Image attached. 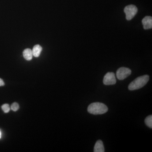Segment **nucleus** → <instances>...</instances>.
<instances>
[{
  "mask_svg": "<svg viewBox=\"0 0 152 152\" xmlns=\"http://www.w3.org/2000/svg\"><path fill=\"white\" fill-rule=\"evenodd\" d=\"M4 83L2 79L0 78V86H4Z\"/></svg>",
  "mask_w": 152,
  "mask_h": 152,
  "instance_id": "obj_13",
  "label": "nucleus"
},
{
  "mask_svg": "<svg viewBox=\"0 0 152 152\" xmlns=\"http://www.w3.org/2000/svg\"><path fill=\"white\" fill-rule=\"evenodd\" d=\"M108 110L105 104L100 102L91 103L88 107V111L90 114L94 115H102L105 113Z\"/></svg>",
  "mask_w": 152,
  "mask_h": 152,
  "instance_id": "obj_1",
  "label": "nucleus"
},
{
  "mask_svg": "<svg viewBox=\"0 0 152 152\" xmlns=\"http://www.w3.org/2000/svg\"><path fill=\"white\" fill-rule=\"evenodd\" d=\"M11 110L13 111L16 112L18 111L19 109V105L17 103V102H14L11 105Z\"/></svg>",
  "mask_w": 152,
  "mask_h": 152,
  "instance_id": "obj_12",
  "label": "nucleus"
},
{
  "mask_svg": "<svg viewBox=\"0 0 152 152\" xmlns=\"http://www.w3.org/2000/svg\"><path fill=\"white\" fill-rule=\"evenodd\" d=\"M103 83L106 86L115 84L116 80L115 74L113 72H108L106 74L104 77Z\"/></svg>",
  "mask_w": 152,
  "mask_h": 152,
  "instance_id": "obj_5",
  "label": "nucleus"
},
{
  "mask_svg": "<svg viewBox=\"0 0 152 152\" xmlns=\"http://www.w3.org/2000/svg\"><path fill=\"white\" fill-rule=\"evenodd\" d=\"M1 131H0V139L1 138Z\"/></svg>",
  "mask_w": 152,
  "mask_h": 152,
  "instance_id": "obj_14",
  "label": "nucleus"
},
{
  "mask_svg": "<svg viewBox=\"0 0 152 152\" xmlns=\"http://www.w3.org/2000/svg\"><path fill=\"white\" fill-rule=\"evenodd\" d=\"M23 56L27 61H31L32 59L33 55L32 50L30 49H25L23 52Z\"/></svg>",
  "mask_w": 152,
  "mask_h": 152,
  "instance_id": "obj_9",
  "label": "nucleus"
},
{
  "mask_svg": "<svg viewBox=\"0 0 152 152\" xmlns=\"http://www.w3.org/2000/svg\"><path fill=\"white\" fill-rule=\"evenodd\" d=\"M1 108L2 109L3 111L6 113H9L11 109L8 104H4V105H3L2 106Z\"/></svg>",
  "mask_w": 152,
  "mask_h": 152,
  "instance_id": "obj_11",
  "label": "nucleus"
},
{
  "mask_svg": "<svg viewBox=\"0 0 152 152\" xmlns=\"http://www.w3.org/2000/svg\"><path fill=\"white\" fill-rule=\"evenodd\" d=\"M149 78V76L148 75H145L138 77L129 85L128 87L130 91H134L141 88L147 84Z\"/></svg>",
  "mask_w": 152,
  "mask_h": 152,
  "instance_id": "obj_2",
  "label": "nucleus"
},
{
  "mask_svg": "<svg viewBox=\"0 0 152 152\" xmlns=\"http://www.w3.org/2000/svg\"><path fill=\"white\" fill-rule=\"evenodd\" d=\"M94 151V152H104V148L103 143L101 140H99L95 144Z\"/></svg>",
  "mask_w": 152,
  "mask_h": 152,
  "instance_id": "obj_7",
  "label": "nucleus"
},
{
  "mask_svg": "<svg viewBox=\"0 0 152 152\" xmlns=\"http://www.w3.org/2000/svg\"><path fill=\"white\" fill-rule=\"evenodd\" d=\"M132 71L129 68L121 67L117 71V77L119 80H124L130 75Z\"/></svg>",
  "mask_w": 152,
  "mask_h": 152,
  "instance_id": "obj_4",
  "label": "nucleus"
},
{
  "mask_svg": "<svg viewBox=\"0 0 152 152\" xmlns=\"http://www.w3.org/2000/svg\"><path fill=\"white\" fill-rule=\"evenodd\" d=\"M126 15V19L130 20L134 18L138 12L137 8L134 5H129L125 7L124 10Z\"/></svg>",
  "mask_w": 152,
  "mask_h": 152,
  "instance_id": "obj_3",
  "label": "nucleus"
},
{
  "mask_svg": "<svg viewBox=\"0 0 152 152\" xmlns=\"http://www.w3.org/2000/svg\"><path fill=\"white\" fill-rule=\"evenodd\" d=\"M145 122L146 125L148 126V127L152 129V115H150L146 117L145 119Z\"/></svg>",
  "mask_w": 152,
  "mask_h": 152,
  "instance_id": "obj_10",
  "label": "nucleus"
},
{
  "mask_svg": "<svg viewBox=\"0 0 152 152\" xmlns=\"http://www.w3.org/2000/svg\"><path fill=\"white\" fill-rule=\"evenodd\" d=\"M42 50V48L40 45H36L34 47L33 50H32L33 56L36 58L39 57L41 54Z\"/></svg>",
  "mask_w": 152,
  "mask_h": 152,
  "instance_id": "obj_8",
  "label": "nucleus"
},
{
  "mask_svg": "<svg viewBox=\"0 0 152 152\" xmlns=\"http://www.w3.org/2000/svg\"><path fill=\"white\" fill-rule=\"evenodd\" d=\"M142 23L145 30L151 29L152 28V18L151 16H146L142 20Z\"/></svg>",
  "mask_w": 152,
  "mask_h": 152,
  "instance_id": "obj_6",
  "label": "nucleus"
}]
</instances>
